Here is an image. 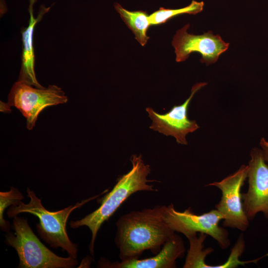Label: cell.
I'll return each mask as SVG.
<instances>
[{
  "label": "cell",
  "mask_w": 268,
  "mask_h": 268,
  "mask_svg": "<svg viewBox=\"0 0 268 268\" xmlns=\"http://www.w3.org/2000/svg\"><path fill=\"white\" fill-rule=\"evenodd\" d=\"M116 227L115 243L121 261L138 259L146 250L158 254L175 233L164 218L162 205L125 214Z\"/></svg>",
  "instance_id": "cell-1"
},
{
  "label": "cell",
  "mask_w": 268,
  "mask_h": 268,
  "mask_svg": "<svg viewBox=\"0 0 268 268\" xmlns=\"http://www.w3.org/2000/svg\"><path fill=\"white\" fill-rule=\"evenodd\" d=\"M130 160L132 169L118 178L112 190L101 200L100 206L81 219L70 222L72 228L85 226L91 231L92 236L89 249L92 255L95 241L100 227L130 196L139 191H157L152 185L149 184L154 180L147 179L150 167L144 162L142 155H133Z\"/></svg>",
  "instance_id": "cell-2"
},
{
  "label": "cell",
  "mask_w": 268,
  "mask_h": 268,
  "mask_svg": "<svg viewBox=\"0 0 268 268\" xmlns=\"http://www.w3.org/2000/svg\"><path fill=\"white\" fill-rule=\"evenodd\" d=\"M26 192L30 199L29 202L24 203L20 201L16 204L9 206L7 211L8 216L13 218L23 212L36 216L39 219V223L36 224V229L42 239L51 247L61 248L63 251L67 252L68 256L77 259L78 245L71 241L67 235V220L73 210L81 207L99 196L77 202L74 205H70L57 211H51L44 207L41 200L36 197L34 191L27 188Z\"/></svg>",
  "instance_id": "cell-3"
},
{
  "label": "cell",
  "mask_w": 268,
  "mask_h": 268,
  "mask_svg": "<svg viewBox=\"0 0 268 268\" xmlns=\"http://www.w3.org/2000/svg\"><path fill=\"white\" fill-rule=\"evenodd\" d=\"M12 228L5 235L4 242L16 250L18 268H73L77 259L60 257L47 248L34 234L24 217L13 218Z\"/></svg>",
  "instance_id": "cell-4"
},
{
  "label": "cell",
  "mask_w": 268,
  "mask_h": 268,
  "mask_svg": "<svg viewBox=\"0 0 268 268\" xmlns=\"http://www.w3.org/2000/svg\"><path fill=\"white\" fill-rule=\"evenodd\" d=\"M162 206L164 218L174 232L182 233L186 237L197 232L202 233L214 239L223 249L230 246L228 232L219 225L224 216L216 209L198 215L191 207L179 211L172 203Z\"/></svg>",
  "instance_id": "cell-5"
},
{
  "label": "cell",
  "mask_w": 268,
  "mask_h": 268,
  "mask_svg": "<svg viewBox=\"0 0 268 268\" xmlns=\"http://www.w3.org/2000/svg\"><path fill=\"white\" fill-rule=\"evenodd\" d=\"M68 100L62 89L55 85L39 88L17 81L12 86L6 103L15 107L26 119V127L31 130L39 114L46 108L66 103Z\"/></svg>",
  "instance_id": "cell-6"
},
{
  "label": "cell",
  "mask_w": 268,
  "mask_h": 268,
  "mask_svg": "<svg viewBox=\"0 0 268 268\" xmlns=\"http://www.w3.org/2000/svg\"><path fill=\"white\" fill-rule=\"evenodd\" d=\"M248 165H242L235 172L219 182L209 183L206 186L219 189L222 196L215 208L224 216L223 226L246 231L249 220L243 209L241 190L247 178Z\"/></svg>",
  "instance_id": "cell-7"
},
{
  "label": "cell",
  "mask_w": 268,
  "mask_h": 268,
  "mask_svg": "<svg viewBox=\"0 0 268 268\" xmlns=\"http://www.w3.org/2000/svg\"><path fill=\"white\" fill-rule=\"evenodd\" d=\"M248 164V189L242 194L243 206L249 220L262 212L268 219V165L262 149L253 148Z\"/></svg>",
  "instance_id": "cell-8"
},
{
  "label": "cell",
  "mask_w": 268,
  "mask_h": 268,
  "mask_svg": "<svg viewBox=\"0 0 268 268\" xmlns=\"http://www.w3.org/2000/svg\"><path fill=\"white\" fill-rule=\"evenodd\" d=\"M190 24L185 25L177 30L173 37L172 46L175 49L176 61H186L193 52H198L201 56L200 61L206 66L215 63L220 55L227 50L229 43L223 41L219 35L208 31L202 35L189 34Z\"/></svg>",
  "instance_id": "cell-9"
},
{
  "label": "cell",
  "mask_w": 268,
  "mask_h": 268,
  "mask_svg": "<svg viewBox=\"0 0 268 268\" xmlns=\"http://www.w3.org/2000/svg\"><path fill=\"white\" fill-rule=\"evenodd\" d=\"M206 84V82L195 84L191 89L190 96L182 104L173 106L165 114H159L152 108L147 107L146 111L152 121L149 128L166 136H172L175 138L177 143L187 145L186 135L199 128L195 120L189 119L188 108L195 93Z\"/></svg>",
  "instance_id": "cell-10"
},
{
  "label": "cell",
  "mask_w": 268,
  "mask_h": 268,
  "mask_svg": "<svg viewBox=\"0 0 268 268\" xmlns=\"http://www.w3.org/2000/svg\"><path fill=\"white\" fill-rule=\"evenodd\" d=\"M185 253L183 239L175 233L164 244L159 252L152 257L113 263L101 258L98 266L99 268H174L176 267V260L183 258Z\"/></svg>",
  "instance_id": "cell-11"
},
{
  "label": "cell",
  "mask_w": 268,
  "mask_h": 268,
  "mask_svg": "<svg viewBox=\"0 0 268 268\" xmlns=\"http://www.w3.org/2000/svg\"><path fill=\"white\" fill-rule=\"evenodd\" d=\"M36 0H30L29 13L30 20L29 24L22 31V53L21 57V66L19 75L18 81L26 83L37 88H44L38 81L34 69L35 55L33 47V36L34 27L37 23L47 13L50 7L41 6L40 13L35 18L33 13V5Z\"/></svg>",
  "instance_id": "cell-12"
},
{
  "label": "cell",
  "mask_w": 268,
  "mask_h": 268,
  "mask_svg": "<svg viewBox=\"0 0 268 268\" xmlns=\"http://www.w3.org/2000/svg\"><path fill=\"white\" fill-rule=\"evenodd\" d=\"M114 7L122 20L133 31L136 40L144 46L149 38L147 35V31L151 26L149 15L144 11L128 10L117 2L115 3Z\"/></svg>",
  "instance_id": "cell-13"
},
{
  "label": "cell",
  "mask_w": 268,
  "mask_h": 268,
  "mask_svg": "<svg viewBox=\"0 0 268 268\" xmlns=\"http://www.w3.org/2000/svg\"><path fill=\"white\" fill-rule=\"evenodd\" d=\"M207 235L200 233L198 237L197 234L187 238L190 243V248L184 265V268H206L208 264L205 263L206 256L213 250L211 248L203 249V242Z\"/></svg>",
  "instance_id": "cell-14"
},
{
  "label": "cell",
  "mask_w": 268,
  "mask_h": 268,
  "mask_svg": "<svg viewBox=\"0 0 268 268\" xmlns=\"http://www.w3.org/2000/svg\"><path fill=\"white\" fill-rule=\"evenodd\" d=\"M203 1L192 0L189 5L181 8L167 9L160 7L149 15L151 25L164 23L172 17L182 14H196L203 10Z\"/></svg>",
  "instance_id": "cell-15"
},
{
  "label": "cell",
  "mask_w": 268,
  "mask_h": 268,
  "mask_svg": "<svg viewBox=\"0 0 268 268\" xmlns=\"http://www.w3.org/2000/svg\"><path fill=\"white\" fill-rule=\"evenodd\" d=\"M23 199L22 193L14 187H11L8 191L0 192V228L1 231L7 233L11 227L9 221L4 219L6 208Z\"/></svg>",
  "instance_id": "cell-16"
},
{
  "label": "cell",
  "mask_w": 268,
  "mask_h": 268,
  "mask_svg": "<svg viewBox=\"0 0 268 268\" xmlns=\"http://www.w3.org/2000/svg\"><path fill=\"white\" fill-rule=\"evenodd\" d=\"M260 145L262 147L264 158L266 161L268 163V141L263 137L261 139Z\"/></svg>",
  "instance_id": "cell-17"
},
{
  "label": "cell",
  "mask_w": 268,
  "mask_h": 268,
  "mask_svg": "<svg viewBox=\"0 0 268 268\" xmlns=\"http://www.w3.org/2000/svg\"><path fill=\"white\" fill-rule=\"evenodd\" d=\"M11 109L9 107L7 104L3 102H0V111L4 112H9Z\"/></svg>",
  "instance_id": "cell-18"
}]
</instances>
